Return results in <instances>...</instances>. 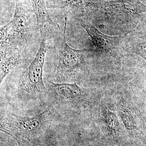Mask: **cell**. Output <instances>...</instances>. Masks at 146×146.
I'll use <instances>...</instances> for the list:
<instances>
[{"label":"cell","mask_w":146,"mask_h":146,"mask_svg":"<svg viewBox=\"0 0 146 146\" xmlns=\"http://www.w3.org/2000/svg\"><path fill=\"white\" fill-rule=\"evenodd\" d=\"M119 112L120 117L127 130L134 132L137 129V121L133 110L126 102H122L120 105Z\"/></svg>","instance_id":"9c48e42d"},{"label":"cell","mask_w":146,"mask_h":146,"mask_svg":"<svg viewBox=\"0 0 146 146\" xmlns=\"http://www.w3.org/2000/svg\"><path fill=\"white\" fill-rule=\"evenodd\" d=\"M103 112L105 123L108 131L110 133H116L119 131V127L117 116L106 106L104 107Z\"/></svg>","instance_id":"30bf717a"},{"label":"cell","mask_w":146,"mask_h":146,"mask_svg":"<svg viewBox=\"0 0 146 146\" xmlns=\"http://www.w3.org/2000/svg\"><path fill=\"white\" fill-rule=\"evenodd\" d=\"M41 38L47 40L53 39L62 29L53 21L47 10L46 0H30Z\"/></svg>","instance_id":"5b68a950"},{"label":"cell","mask_w":146,"mask_h":146,"mask_svg":"<svg viewBox=\"0 0 146 146\" xmlns=\"http://www.w3.org/2000/svg\"><path fill=\"white\" fill-rule=\"evenodd\" d=\"M49 85L52 91L63 101L72 102L81 99V88L76 83H55L50 81Z\"/></svg>","instance_id":"ba28073f"},{"label":"cell","mask_w":146,"mask_h":146,"mask_svg":"<svg viewBox=\"0 0 146 146\" xmlns=\"http://www.w3.org/2000/svg\"><path fill=\"white\" fill-rule=\"evenodd\" d=\"M47 49L46 39L42 38L34 58L21 74L19 79L21 89L31 95L37 96L44 91L43 75Z\"/></svg>","instance_id":"277c9868"},{"label":"cell","mask_w":146,"mask_h":146,"mask_svg":"<svg viewBox=\"0 0 146 146\" xmlns=\"http://www.w3.org/2000/svg\"><path fill=\"white\" fill-rule=\"evenodd\" d=\"M135 52L143 58L146 61V41L138 43L135 45Z\"/></svg>","instance_id":"8fae6325"},{"label":"cell","mask_w":146,"mask_h":146,"mask_svg":"<svg viewBox=\"0 0 146 146\" xmlns=\"http://www.w3.org/2000/svg\"><path fill=\"white\" fill-rule=\"evenodd\" d=\"M46 112L33 117L8 115L1 122V130L13 137L19 145L28 143L39 133Z\"/></svg>","instance_id":"3957f363"},{"label":"cell","mask_w":146,"mask_h":146,"mask_svg":"<svg viewBox=\"0 0 146 146\" xmlns=\"http://www.w3.org/2000/svg\"><path fill=\"white\" fill-rule=\"evenodd\" d=\"M64 28L54 38L47 41L46 59L50 60L54 66L55 76L64 80L80 69L84 63L86 55L90 49L78 50L71 48L66 40L68 18L65 17Z\"/></svg>","instance_id":"7a4b0ae2"},{"label":"cell","mask_w":146,"mask_h":146,"mask_svg":"<svg viewBox=\"0 0 146 146\" xmlns=\"http://www.w3.org/2000/svg\"><path fill=\"white\" fill-rule=\"evenodd\" d=\"M12 20L1 28V45L14 47L35 56L41 41L40 32L21 0H15Z\"/></svg>","instance_id":"6da1fadb"},{"label":"cell","mask_w":146,"mask_h":146,"mask_svg":"<svg viewBox=\"0 0 146 146\" xmlns=\"http://www.w3.org/2000/svg\"><path fill=\"white\" fill-rule=\"evenodd\" d=\"M30 56L35 57L17 48L5 45L1 46V84L9 73L21 65Z\"/></svg>","instance_id":"8992f818"},{"label":"cell","mask_w":146,"mask_h":146,"mask_svg":"<svg viewBox=\"0 0 146 146\" xmlns=\"http://www.w3.org/2000/svg\"><path fill=\"white\" fill-rule=\"evenodd\" d=\"M79 23L89 35L92 43L97 50L110 54L115 53L119 42L123 36H108L102 33L94 26L82 20L79 21Z\"/></svg>","instance_id":"52a82bcc"}]
</instances>
